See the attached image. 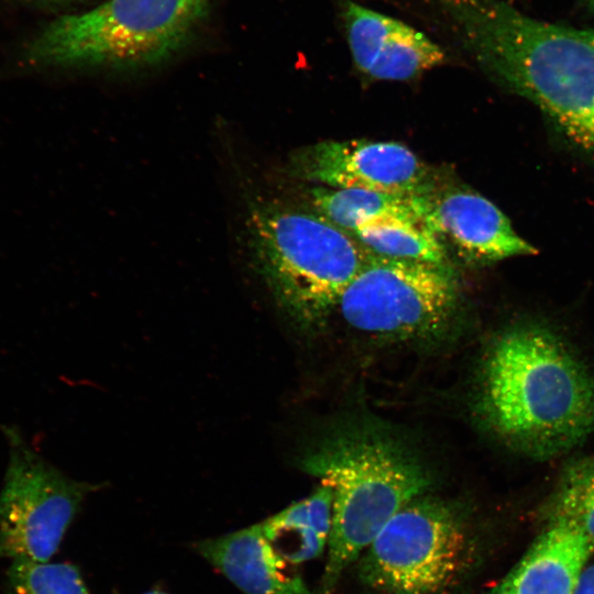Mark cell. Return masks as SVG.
Listing matches in <instances>:
<instances>
[{"mask_svg":"<svg viewBox=\"0 0 594 594\" xmlns=\"http://www.w3.org/2000/svg\"><path fill=\"white\" fill-rule=\"evenodd\" d=\"M476 408L510 449L534 460L556 458L594 431V369L550 324L514 322L484 353Z\"/></svg>","mask_w":594,"mask_h":594,"instance_id":"obj_1","label":"cell"},{"mask_svg":"<svg viewBox=\"0 0 594 594\" xmlns=\"http://www.w3.org/2000/svg\"><path fill=\"white\" fill-rule=\"evenodd\" d=\"M441 3L479 67L594 158V30L536 19L503 0Z\"/></svg>","mask_w":594,"mask_h":594,"instance_id":"obj_2","label":"cell"},{"mask_svg":"<svg viewBox=\"0 0 594 594\" xmlns=\"http://www.w3.org/2000/svg\"><path fill=\"white\" fill-rule=\"evenodd\" d=\"M332 491V527L318 594H332L386 522L431 485L427 469L397 440L371 426L331 435L301 460Z\"/></svg>","mask_w":594,"mask_h":594,"instance_id":"obj_3","label":"cell"},{"mask_svg":"<svg viewBox=\"0 0 594 594\" xmlns=\"http://www.w3.org/2000/svg\"><path fill=\"white\" fill-rule=\"evenodd\" d=\"M257 271L287 315L301 327L323 323L373 254L322 216L278 202H255L246 219Z\"/></svg>","mask_w":594,"mask_h":594,"instance_id":"obj_4","label":"cell"},{"mask_svg":"<svg viewBox=\"0 0 594 594\" xmlns=\"http://www.w3.org/2000/svg\"><path fill=\"white\" fill-rule=\"evenodd\" d=\"M207 0H106L50 23L29 57L53 66L150 65L170 56L189 35Z\"/></svg>","mask_w":594,"mask_h":594,"instance_id":"obj_5","label":"cell"},{"mask_svg":"<svg viewBox=\"0 0 594 594\" xmlns=\"http://www.w3.org/2000/svg\"><path fill=\"white\" fill-rule=\"evenodd\" d=\"M475 541L462 509L422 495L377 534L360 557L359 576L384 594H447L470 570Z\"/></svg>","mask_w":594,"mask_h":594,"instance_id":"obj_6","label":"cell"},{"mask_svg":"<svg viewBox=\"0 0 594 594\" xmlns=\"http://www.w3.org/2000/svg\"><path fill=\"white\" fill-rule=\"evenodd\" d=\"M458 305V284L449 265L372 254L336 310L360 331L411 340L442 332Z\"/></svg>","mask_w":594,"mask_h":594,"instance_id":"obj_7","label":"cell"},{"mask_svg":"<svg viewBox=\"0 0 594 594\" xmlns=\"http://www.w3.org/2000/svg\"><path fill=\"white\" fill-rule=\"evenodd\" d=\"M3 431L9 458L0 491V556L48 562L88 487L44 460L16 427Z\"/></svg>","mask_w":594,"mask_h":594,"instance_id":"obj_8","label":"cell"},{"mask_svg":"<svg viewBox=\"0 0 594 594\" xmlns=\"http://www.w3.org/2000/svg\"><path fill=\"white\" fill-rule=\"evenodd\" d=\"M290 172L328 188L371 189L428 195L437 180L429 167L406 145L370 140H327L298 151Z\"/></svg>","mask_w":594,"mask_h":594,"instance_id":"obj_9","label":"cell"},{"mask_svg":"<svg viewBox=\"0 0 594 594\" xmlns=\"http://www.w3.org/2000/svg\"><path fill=\"white\" fill-rule=\"evenodd\" d=\"M425 223L446 252L453 251L469 264L490 265L538 252L496 205L470 187L437 188L429 194Z\"/></svg>","mask_w":594,"mask_h":594,"instance_id":"obj_10","label":"cell"},{"mask_svg":"<svg viewBox=\"0 0 594 594\" xmlns=\"http://www.w3.org/2000/svg\"><path fill=\"white\" fill-rule=\"evenodd\" d=\"M342 18L352 59L373 79L409 80L446 59L436 42L396 18L352 1Z\"/></svg>","mask_w":594,"mask_h":594,"instance_id":"obj_11","label":"cell"},{"mask_svg":"<svg viewBox=\"0 0 594 594\" xmlns=\"http://www.w3.org/2000/svg\"><path fill=\"white\" fill-rule=\"evenodd\" d=\"M197 551L243 594H314L261 522L198 542Z\"/></svg>","mask_w":594,"mask_h":594,"instance_id":"obj_12","label":"cell"},{"mask_svg":"<svg viewBox=\"0 0 594 594\" xmlns=\"http://www.w3.org/2000/svg\"><path fill=\"white\" fill-rule=\"evenodd\" d=\"M594 547L561 526L548 528L485 594H573Z\"/></svg>","mask_w":594,"mask_h":594,"instance_id":"obj_13","label":"cell"},{"mask_svg":"<svg viewBox=\"0 0 594 594\" xmlns=\"http://www.w3.org/2000/svg\"><path fill=\"white\" fill-rule=\"evenodd\" d=\"M428 195L322 186L310 190L312 205L320 216L349 233L386 220L425 223Z\"/></svg>","mask_w":594,"mask_h":594,"instance_id":"obj_14","label":"cell"},{"mask_svg":"<svg viewBox=\"0 0 594 594\" xmlns=\"http://www.w3.org/2000/svg\"><path fill=\"white\" fill-rule=\"evenodd\" d=\"M332 491L319 484L307 497L261 521L262 529L292 564L317 559L327 551L332 527Z\"/></svg>","mask_w":594,"mask_h":594,"instance_id":"obj_15","label":"cell"},{"mask_svg":"<svg viewBox=\"0 0 594 594\" xmlns=\"http://www.w3.org/2000/svg\"><path fill=\"white\" fill-rule=\"evenodd\" d=\"M542 513L548 526L565 527L594 547V453L564 468Z\"/></svg>","mask_w":594,"mask_h":594,"instance_id":"obj_16","label":"cell"},{"mask_svg":"<svg viewBox=\"0 0 594 594\" xmlns=\"http://www.w3.org/2000/svg\"><path fill=\"white\" fill-rule=\"evenodd\" d=\"M351 234L378 256L448 265V253L424 222L386 220L362 227Z\"/></svg>","mask_w":594,"mask_h":594,"instance_id":"obj_17","label":"cell"},{"mask_svg":"<svg viewBox=\"0 0 594 594\" xmlns=\"http://www.w3.org/2000/svg\"><path fill=\"white\" fill-rule=\"evenodd\" d=\"M8 576L12 594H90L68 563L15 560Z\"/></svg>","mask_w":594,"mask_h":594,"instance_id":"obj_18","label":"cell"},{"mask_svg":"<svg viewBox=\"0 0 594 594\" xmlns=\"http://www.w3.org/2000/svg\"><path fill=\"white\" fill-rule=\"evenodd\" d=\"M573 594H594V563L581 571Z\"/></svg>","mask_w":594,"mask_h":594,"instance_id":"obj_19","label":"cell"},{"mask_svg":"<svg viewBox=\"0 0 594 594\" xmlns=\"http://www.w3.org/2000/svg\"><path fill=\"white\" fill-rule=\"evenodd\" d=\"M584 1L594 11V0H584Z\"/></svg>","mask_w":594,"mask_h":594,"instance_id":"obj_20","label":"cell"},{"mask_svg":"<svg viewBox=\"0 0 594 594\" xmlns=\"http://www.w3.org/2000/svg\"><path fill=\"white\" fill-rule=\"evenodd\" d=\"M144 594H166V593L153 591V592H147V593H144Z\"/></svg>","mask_w":594,"mask_h":594,"instance_id":"obj_21","label":"cell"}]
</instances>
